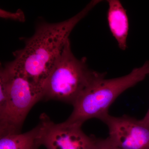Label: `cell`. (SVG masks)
<instances>
[{"mask_svg": "<svg viewBox=\"0 0 149 149\" xmlns=\"http://www.w3.org/2000/svg\"><path fill=\"white\" fill-rule=\"evenodd\" d=\"M141 120L144 124L149 126V108L147 111L146 114L143 118L141 119Z\"/></svg>", "mask_w": 149, "mask_h": 149, "instance_id": "obj_11", "label": "cell"}, {"mask_svg": "<svg viewBox=\"0 0 149 149\" xmlns=\"http://www.w3.org/2000/svg\"><path fill=\"white\" fill-rule=\"evenodd\" d=\"M0 16L2 18L11 19L19 22H24L25 21V15L23 11L20 9H19L15 12H11L1 9Z\"/></svg>", "mask_w": 149, "mask_h": 149, "instance_id": "obj_9", "label": "cell"}, {"mask_svg": "<svg viewBox=\"0 0 149 149\" xmlns=\"http://www.w3.org/2000/svg\"><path fill=\"white\" fill-rule=\"evenodd\" d=\"M40 130L38 124L26 133L0 136V149H31L35 144L39 143Z\"/></svg>", "mask_w": 149, "mask_h": 149, "instance_id": "obj_8", "label": "cell"}, {"mask_svg": "<svg viewBox=\"0 0 149 149\" xmlns=\"http://www.w3.org/2000/svg\"><path fill=\"white\" fill-rule=\"evenodd\" d=\"M40 146L39 144L38 143H37L35 144L34 146L32 147L31 149H39V148H40Z\"/></svg>", "mask_w": 149, "mask_h": 149, "instance_id": "obj_12", "label": "cell"}, {"mask_svg": "<svg viewBox=\"0 0 149 149\" xmlns=\"http://www.w3.org/2000/svg\"><path fill=\"white\" fill-rule=\"evenodd\" d=\"M93 149H123L115 145L109 138L96 139L95 147Z\"/></svg>", "mask_w": 149, "mask_h": 149, "instance_id": "obj_10", "label": "cell"}, {"mask_svg": "<svg viewBox=\"0 0 149 149\" xmlns=\"http://www.w3.org/2000/svg\"><path fill=\"white\" fill-rule=\"evenodd\" d=\"M40 126L38 142L47 149H93L96 139L88 136L82 125L65 121L56 123L46 113L40 117Z\"/></svg>", "mask_w": 149, "mask_h": 149, "instance_id": "obj_5", "label": "cell"}, {"mask_svg": "<svg viewBox=\"0 0 149 149\" xmlns=\"http://www.w3.org/2000/svg\"><path fill=\"white\" fill-rule=\"evenodd\" d=\"M107 19L110 30L118 47L125 51L127 48L129 19L126 10L118 0H108Z\"/></svg>", "mask_w": 149, "mask_h": 149, "instance_id": "obj_7", "label": "cell"}, {"mask_svg": "<svg viewBox=\"0 0 149 149\" xmlns=\"http://www.w3.org/2000/svg\"><path fill=\"white\" fill-rule=\"evenodd\" d=\"M6 78L8 98L0 114V136L19 134L32 107L43 100L44 89L31 82L9 63L1 68Z\"/></svg>", "mask_w": 149, "mask_h": 149, "instance_id": "obj_4", "label": "cell"}, {"mask_svg": "<svg viewBox=\"0 0 149 149\" xmlns=\"http://www.w3.org/2000/svg\"><path fill=\"white\" fill-rule=\"evenodd\" d=\"M100 1H93L71 18L57 23L41 22L9 63L35 85L44 89L47 80L69 40L70 33Z\"/></svg>", "mask_w": 149, "mask_h": 149, "instance_id": "obj_1", "label": "cell"}, {"mask_svg": "<svg viewBox=\"0 0 149 149\" xmlns=\"http://www.w3.org/2000/svg\"><path fill=\"white\" fill-rule=\"evenodd\" d=\"M106 74L89 69L86 58H77L69 40L47 80L43 100L60 101L73 105L93 81Z\"/></svg>", "mask_w": 149, "mask_h": 149, "instance_id": "obj_3", "label": "cell"}, {"mask_svg": "<svg viewBox=\"0 0 149 149\" xmlns=\"http://www.w3.org/2000/svg\"><path fill=\"white\" fill-rule=\"evenodd\" d=\"M148 75L149 61L122 77L107 79L105 74L97 78L79 96L66 121L82 125L92 118L101 120L109 114L110 107L120 94L143 81Z\"/></svg>", "mask_w": 149, "mask_h": 149, "instance_id": "obj_2", "label": "cell"}, {"mask_svg": "<svg viewBox=\"0 0 149 149\" xmlns=\"http://www.w3.org/2000/svg\"><path fill=\"white\" fill-rule=\"evenodd\" d=\"M101 120L106 124L109 138L116 146L123 149H149V126L129 116L120 117L110 115Z\"/></svg>", "mask_w": 149, "mask_h": 149, "instance_id": "obj_6", "label": "cell"}]
</instances>
